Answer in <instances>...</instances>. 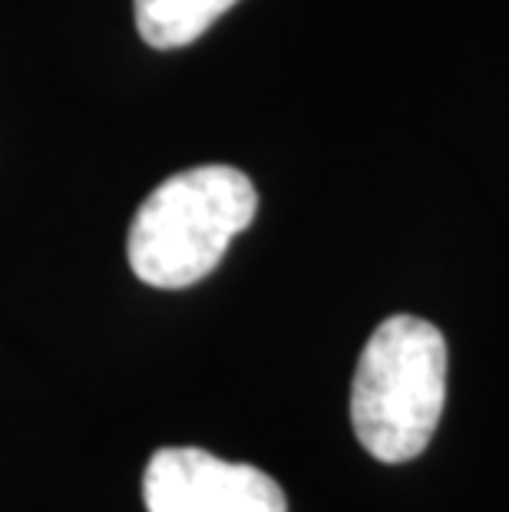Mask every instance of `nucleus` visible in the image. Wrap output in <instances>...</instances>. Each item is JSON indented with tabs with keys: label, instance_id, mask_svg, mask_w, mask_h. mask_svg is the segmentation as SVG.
<instances>
[{
	"label": "nucleus",
	"instance_id": "f257e3e1",
	"mask_svg": "<svg viewBox=\"0 0 509 512\" xmlns=\"http://www.w3.org/2000/svg\"><path fill=\"white\" fill-rule=\"evenodd\" d=\"M258 192L235 166H196L159 182L129 225L126 255L139 281L189 288L209 278L232 238L252 225Z\"/></svg>",
	"mask_w": 509,
	"mask_h": 512
},
{
	"label": "nucleus",
	"instance_id": "f03ea898",
	"mask_svg": "<svg viewBox=\"0 0 509 512\" xmlns=\"http://www.w3.org/2000/svg\"><path fill=\"white\" fill-rule=\"evenodd\" d=\"M447 403V341L414 314L367 337L351 384V423L374 460L407 463L427 450Z\"/></svg>",
	"mask_w": 509,
	"mask_h": 512
},
{
	"label": "nucleus",
	"instance_id": "7ed1b4c3",
	"mask_svg": "<svg viewBox=\"0 0 509 512\" xmlns=\"http://www.w3.org/2000/svg\"><path fill=\"white\" fill-rule=\"evenodd\" d=\"M149 512H288V499L258 466L219 460L199 446H162L143 473Z\"/></svg>",
	"mask_w": 509,
	"mask_h": 512
},
{
	"label": "nucleus",
	"instance_id": "20e7f679",
	"mask_svg": "<svg viewBox=\"0 0 509 512\" xmlns=\"http://www.w3.org/2000/svg\"><path fill=\"white\" fill-rule=\"evenodd\" d=\"M238 0H133L139 37L156 50L196 43Z\"/></svg>",
	"mask_w": 509,
	"mask_h": 512
}]
</instances>
